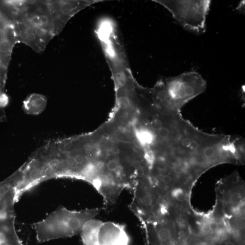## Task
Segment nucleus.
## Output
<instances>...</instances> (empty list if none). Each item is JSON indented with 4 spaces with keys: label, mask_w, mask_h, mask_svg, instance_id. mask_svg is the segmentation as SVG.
<instances>
[{
    "label": "nucleus",
    "mask_w": 245,
    "mask_h": 245,
    "mask_svg": "<svg viewBox=\"0 0 245 245\" xmlns=\"http://www.w3.org/2000/svg\"><path fill=\"white\" fill-rule=\"evenodd\" d=\"M103 208L70 211L60 207L47 217L31 224L40 240L72 236L82 231L88 221L95 218Z\"/></svg>",
    "instance_id": "nucleus-1"
},
{
    "label": "nucleus",
    "mask_w": 245,
    "mask_h": 245,
    "mask_svg": "<svg viewBox=\"0 0 245 245\" xmlns=\"http://www.w3.org/2000/svg\"><path fill=\"white\" fill-rule=\"evenodd\" d=\"M209 225L212 232L215 231L216 230H217V228H218V224L217 222H212L209 223Z\"/></svg>",
    "instance_id": "nucleus-20"
},
{
    "label": "nucleus",
    "mask_w": 245,
    "mask_h": 245,
    "mask_svg": "<svg viewBox=\"0 0 245 245\" xmlns=\"http://www.w3.org/2000/svg\"><path fill=\"white\" fill-rule=\"evenodd\" d=\"M166 95L164 106L181 111L186 103L206 90L207 83L197 72L183 73L160 82Z\"/></svg>",
    "instance_id": "nucleus-2"
},
{
    "label": "nucleus",
    "mask_w": 245,
    "mask_h": 245,
    "mask_svg": "<svg viewBox=\"0 0 245 245\" xmlns=\"http://www.w3.org/2000/svg\"><path fill=\"white\" fill-rule=\"evenodd\" d=\"M74 10L73 5L69 2H64L60 6V11L64 15H68Z\"/></svg>",
    "instance_id": "nucleus-10"
},
{
    "label": "nucleus",
    "mask_w": 245,
    "mask_h": 245,
    "mask_svg": "<svg viewBox=\"0 0 245 245\" xmlns=\"http://www.w3.org/2000/svg\"><path fill=\"white\" fill-rule=\"evenodd\" d=\"M31 22L32 24L34 25L35 27H40L41 23L40 21L39 16H34L31 18Z\"/></svg>",
    "instance_id": "nucleus-17"
},
{
    "label": "nucleus",
    "mask_w": 245,
    "mask_h": 245,
    "mask_svg": "<svg viewBox=\"0 0 245 245\" xmlns=\"http://www.w3.org/2000/svg\"><path fill=\"white\" fill-rule=\"evenodd\" d=\"M40 21V23H41V25H46L48 24L49 20L48 17L45 15L39 16Z\"/></svg>",
    "instance_id": "nucleus-18"
},
{
    "label": "nucleus",
    "mask_w": 245,
    "mask_h": 245,
    "mask_svg": "<svg viewBox=\"0 0 245 245\" xmlns=\"http://www.w3.org/2000/svg\"><path fill=\"white\" fill-rule=\"evenodd\" d=\"M25 38L28 42H33L36 38V35L33 30H28L24 34Z\"/></svg>",
    "instance_id": "nucleus-12"
},
{
    "label": "nucleus",
    "mask_w": 245,
    "mask_h": 245,
    "mask_svg": "<svg viewBox=\"0 0 245 245\" xmlns=\"http://www.w3.org/2000/svg\"><path fill=\"white\" fill-rule=\"evenodd\" d=\"M212 232L209 227V224L204 223L202 225L201 227V232L203 235H208Z\"/></svg>",
    "instance_id": "nucleus-16"
},
{
    "label": "nucleus",
    "mask_w": 245,
    "mask_h": 245,
    "mask_svg": "<svg viewBox=\"0 0 245 245\" xmlns=\"http://www.w3.org/2000/svg\"><path fill=\"white\" fill-rule=\"evenodd\" d=\"M165 7L184 28L196 33L206 29L211 1H155Z\"/></svg>",
    "instance_id": "nucleus-3"
},
{
    "label": "nucleus",
    "mask_w": 245,
    "mask_h": 245,
    "mask_svg": "<svg viewBox=\"0 0 245 245\" xmlns=\"http://www.w3.org/2000/svg\"><path fill=\"white\" fill-rule=\"evenodd\" d=\"M12 38L11 33L10 23L5 19L0 21V43L6 37ZM9 58L3 55L0 52V86H3L5 79L7 65Z\"/></svg>",
    "instance_id": "nucleus-7"
},
{
    "label": "nucleus",
    "mask_w": 245,
    "mask_h": 245,
    "mask_svg": "<svg viewBox=\"0 0 245 245\" xmlns=\"http://www.w3.org/2000/svg\"><path fill=\"white\" fill-rule=\"evenodd\" d=\"M19 178L17 171L0 183V217L15 215L14 206L18 201L17 187Z\"/></svg>",
    "instance_id": "nucleus-4"
},
{
    "label": "nucleus",
    "mask_w": 245,
    "mask_h": 245,
    "mask_svg": "<svg viewBox=\"0 0 245 245\" xmlns=\"http://www.w3.org/2000/svg\"><path fill=\"white\" fill-rule=\"evenodd\" d=\"M130 241L125 225L107 222L100 227L96 245H130Z\"/></svg>",
    "instance_id": "nucleus-5"
},
{
    "label": "nucleus",
    "mask_w": 245,
    "mask_h": 245,
    "mask_svg": "<svg viewBox=\"0 0 245 245\" xmlns=\"http://www.w3.org/2000/svg\"><path fill=\"white\" fill-rule=\"evenodd\" d=\"M172 197L179 202H184L187 199L186 191L180 188H175L171 192Z\"/></svg>",
    "instance_id": "nucleus-9"
},
{
    "label": "nucleus",
    "mask_w": 245,
    "mask_h": 245,
    "mask_svg": "<svg viewBox=\"0 0 245 245\" xmlns=\"http://www.w3.org/2000/svg\"><path fill=\"white\" fill-rule=\"evenodd\" d=\"M103 222L101 220L93 218L85 224L81 232L84 245H96L98 234Z\"/></svg>",
    "instance_id": "nucleus-6"
},
{
    "label": "nucleus",
    "mask_w": 245,
    "mask_h": 245,
    "mask_svg": "<svg viewBox=\"0 0 245 245\" xmlns=\"http://www.w3.org/2000/svg\"><path fill=\"white\" fill-rule=\"evenodd\" d=\"M119 103L120 108L122 109H127L130 105V102L128 98L124 97L119 98Z\"/></svg>",
    "instance_id": "nucleus-13"
},
{
    "label": "nucleus",
    "mask_w": 245,
    "mask_h": 245,
    "mask_svg": "<svg viewBox=\"0 0 245 245\" xmlns=\"http://www.w3.org/2000/svg\"><path fill=\"white\" fill-rule=\"evenodd\" d=\"M35 32L36 35L39 36H40V37L45 35L46 32L45 30H44L43 29L40 28V27H36Z\"/></svg>",
    "instance_id": "nucleus-19"
},
{
    "label": "nucleus",
    "mask_w": 245,
    "mask_h": 245,
    "mask_svg": "<svg viewBox=\"0 0 245 245\" xmlns=\"http://www.w3.org/2000/svg\"><path fill=\"white\" fill-rule=\"evenodd\" d=\"M17 27L19 31L21 33L24 34L28 30V27L25 23L22 22H18L17 23Z\"/></svg>",
    "instance_id": "nucleus-15"
},
{
    "label": "nucleus",
    "mask_w": 245,
    "mask_h": 245,
    "mask_svg": "<svg viewBox=\"0 0 245 245\" xmlns=\"http://www.w3.org/2000/svg\"><path fill=\"white\" fill-rule=\"evenodd\" d=\"M241 196L240 193H234L232 194L229 198L230 203L232 204H236L239 203L241 200Z\"/></svg>",
    "instance_id": "nucleus-11"
},
{
    "label": "nucleus",
    "mask_w": 245,
    "mask_h": 245,
    "mask_svg": "<svg viewBox=\"0 0 245 245\" xmlns=\"http://www.w3.org/2000/svg\"><path fill=\"white\" fill-rule=\"evenodd\" d=\"M172 180H173V179L170 175L164 174L162 176L161 180H159L158 181H161L162 183H164L165 186H167V185H169L172 183Z\"/></svg>",
    "instance_id": "nucleus-14"
},
{
    "label": "nucleus",
    "mask_w": 245,
    "mask_h": 245,
    "mask_svg": "<svg viewBox=\"0 0 245 245\" xmlns=\"http://www.w3.org/2000/svg\"><path fill=\"white\" fill-rule=\"evenodd\" d=\"M137 137L142 145L149 146L152 144L155 139V135L153 131L147 128H144L137 131Z\"/></svg>",
    "instance_id": "nucleus-8"
}]
</instances>
